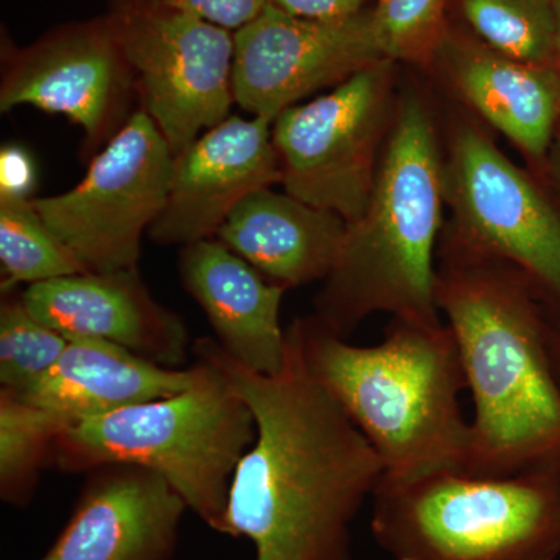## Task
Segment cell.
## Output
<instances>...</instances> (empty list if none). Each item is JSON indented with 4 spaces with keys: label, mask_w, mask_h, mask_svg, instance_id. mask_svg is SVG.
<instances>
[{
    "label": "cell",
    "mask_w": 560,
    "mask_h": 560,
    "mask_svg": "<svg viewBox=\"0 0 560 560\" xmlns=\"http://www.w3.org/2000/svg\"><path fill=\"white\" fill-rule=\"evenodd\" d=\"M278 374H260L217 340L194 342L245 400L257 436L228 497L226 536L246 537L256 560H352L350 523L385 475L381 456L312 374L296 320Z\"/></svg>",
    "instance_id": "6da1fadb"
},
{
    "label": "cell",
    "mask_w": 560,
    "mask_h": 560,
    "mask_svg": "<svg viewBox=\"0 0 560 560\" xmlns=\"http://www.w3.org/2000/svg\"><path fill=\"white\" fill-rule=\"evenodd\" d=\"M436 301L474 397L463 474L514 477L560 466V385L547 329L522 272L441 248Z\"/></svg>",
    "instance_id": "7a4b0ae2"
},
{
    "label": "cell",
    "mask_w": 560,
    "mask_h": 560,
    "mask_svg": "<svg viewBox=\"0 0 560 560\" xmlns=\"http://www.w3.org/2000/svg\"><path fill=\"white\" fill-rule=\"evenodd\" d=\"M444 202L436 125L423 98L404 92L370 201L348 224L340 260L316 294L313 318L341 338L377 312L442 326L434 250Z\"/></svg>",
    "instance_id": "3957f363"
},
{
    "label": "cell",
    "mask_w": 560,
    "mask_h": 560,
    "mask_svg": "<svg viewBox=\"0 0 560 560\" xmlns=\"http://www.w3.org/2000/svg\"><path fill=\"white\" fill-rule=\"evenodd\" d=\"M296 323L312 374L378 453L383 478L464 471L470 423L459 396L467 382L451 327L393 318L381 345L361 348L313 316Z\"/></svg>",
    "instance_id": "277c9868"
},
{
    "label": "cell",
    "mask_w": 560,
    "mask_h": 560,
    "mask_svg": "<svg viewBox=\"0 0 560 560\" xmlns=\"http://www.w3.org/2000/svg\"><path fill=\"white\" fill-rule=\"evenodd\" d=\"M201 363V377L183 393L73 423L50 463L68 474L119 464L154 471L209 528L226 534L232 477L256 441V420L226 378Z\"/></svg>",
    "instance_id": "5b68a950"
},
{
    "label": "cell",
    "mask_w": 560,
    "mask_h": 560,
    "mask_svg": "<svg viewBox=\"0 0 560 560\" xmlns=\"http://www.w3.org/2000/svg\"><path fill=\"white\" fill-rule=\"evenodd\" d=\"M556 470L514 477L436 471L382 478L371 529L396 560H556L560 480Z\"/></svg>",
    "instance_id": "8992f818"
},
{
    "label": "cell",
    "mask_w": 560,
    "mask_h": 560,
    "mask_svg": "<svg viewBox=\"0 0 560 560\" xmlns=\"http://www.w3.org/2000/svg\"><path fill=\"white\" fill-rule=\"evenodd\" d=\"M397 62L381 60L272 121L282 186L350 224L370 201L396 116Z\"/></svg>",
    "instance_id": "52a82bcc"
},
{
    "label": "cell",
    "mask_w": 560,
    "mask_h": 560,
    "mask_svg": "<svg viewBox=\"0 0 560 560\" xmlns=\"http://www.w3.org/2000/svg\"><path fill=\"white\" fill-rule=\"evenodd\" d=\"M444 198L452 226L441 248L506 261L560 307V213L475 125L452 132Z\"/></svg>",
    "instance_id": "ba28073f"
},
{
    "label": "cell",
    "mask_w": 560,
    "mask_h": 560,
    "mask_svg": "<svg viewBox=\"0 0 560 560\" xmlns=\"http://www.w3.org/2000/svg\"><path fill=\"white\" fill-rule=\"evenodd\" d=\"M173 162L175 154L149 114L135 110L80 184L33 202L86 271L136 268L143 232L167 202Z\"/></svg>",
    "instance_id": "9c48e42d"
},
{
    "label": "cell",
    "mask_w": 560,
    "mask_h": 560,
    "mask_svg": "<svg viewBox=\"0 0 560 560\" xmlns=\"http://www.w3.org/2000/svg\"><path fill=\"white\" fill-rule=\"evenodd\" d=\"M142 109L179 154L230 117L235 40L226 28L160 0L109 18Z\"/></svg>",
    "instance_id": "30bf717a"
},
{
    "label": "cell",
    "mask_w": 560,
    "mask_h": 560,
    "mask_svg": "<svg viewBox=\"0 0 560 560\" xmlns=\"http://www.w3.org/2000/svg\"><path fill=\"white\" fill-rule=\"evenodd\" d=\"M234 40V101L270 121L302 98L385 60L371 9L348 20L311 21L268 3Z\"/></svg>",
    "instance_id": "8fae6325"
},
{
    "label": "cell",
    "mask_w": 560,
    "mask_h": 560,
    "mask_svg": "<svg viewBox=\"0 0 560 560\" xmlns=\"http://www.w3.org/2000/svg\"><path fill=\"white\" fill-rule=\"evenodd\" d=\"M135 75L113 22H86L51 33L5 61L0 110L33 106L83 128L88 150L108 143L127 124Z\"/></svg>",
    "instance_id": "7c38bea8"
},
{
    "label": "cell",
    "mask_w": 560,
    "mask_h": 560,
    "mask_svg": "<svg viewBox=\"0 0 560 560\" xmlns=\"http://www.w3.org/2000/svg\"><path fill=\"white\" fill-rule=\"evenodd\" d=\"M272 121L230 116L176 154L171 190L151 241L186 246L217 237L253 191L282 183Z\"/></svg>",
    "instance_id": "4fadbf2b"
},
{
    "label": "cell",
    "mask_w": 560,
    "mask_h": 560,
    "mask_svg": "<svg viewBox=\"0 0 560 560\" xmlns=\"http://www.w3.org/2000/svg\"><path fill=\"white\" fill-rule=\"evenodd\" d=\"M22 300L33 316L69 341L113 342L176 370L187 359L186 324L151 296L138 267L33 283Z\"/></svg>",
    "instance_id": "5bb4252c"
},
{
    "label": "cell",
    "mask_w": 560,
    "mask_h": 560,
    "mask_svg": "<svg viewBox=\"0 0 560 560\" xmlns=\"http://www.w3.org/2000/svg\"><path fill=\"white\" fill-rule=\"evenodd\" d=\"M75 510L39 560H171L186 501L136 466L90 471Z\"/></svg>",
    "instance_id": "9a60e30c"
},
{
    "label": "cell",
    "mask_w": 560,
    "mask_h": 560,
    "mask_svg": "<svg viewBox=\"0 0 560 560\" xmlns=\"http://www.w3.org/2000/svg\"><path fill=\"white\" fill-rule=\"evenodd\" d=\"M490 127L545 165L560 121V69L514 60L448 22L433 65Z\"/></svg>",
    "instance_id": "2e32d148"
},
{
    "label": "cell",
    "mask_w": 560,
    "mask_h": 560,
    "mask_svg": "<svg viewBox=\"0 0 560 560\" xmlns=\"http://www.w3.org/2000/svg\"><path fill=\"white\" fill-rule=\"evenodd\" d=\"M179 278L208 316L221 348L249 370L278 374L285 360L287 337L280 326L285 287L270 282L212 238L183 246Z\"/></svg>",
    "instance_id": "e0dca14e"
},
{
    "label": "cell",
    "mask_w": 560,
    "mask_h": 560,
    "mask_svg": "<svg viewBox=\"0 0 560 560\" xmlns=\"http://www.w3.org/2000/svg\"><path fill=\"white\" fill-rule=\"evenodd\" d=\"M346 234L348 223L338 213L265 187L234 209L217 241L289 290L329 278Z\"/></svg>",
    "instance_id": "ac0fdd59"
},
{
    "label": "cell",
    "mask_w": 560,
    "mask_h": 560,
    "mask_svg": "<svg viewBox=\"0 0 560 560\" xmlns=\"http://www.w3.org/2000/svg\"><path fill=\"white\" fill-rule=\"evenodd\" d=\"M197 360L187 370L165 368L102 340H70L54 370L21 399L46 408L70 425L132 405L165 399L201 377Z\"/></svg>",
    "instance_id": "d6986e66"
},
{
    "label": "cell",
    "mask_w": 560,
    "mask_h": 560,
    "mask_svg": "<svg viewBox=\"0 0 560 560\" xmlns=\"http://www.w3.org/2000/svg\"><path fill=\"white\" fill-rule=\"evenodd\" d=\"M448 11L458 16L460 31L490 49L559 68L552 0H448Z\"/></svg>",
    "instance_id": "ffe728a7"
},
{
    "label": "cell",
    "mask_w": 560,
    "mask_h": 560,
    "mask_svg": "<svg viewBox=\"0 0 560 560\" xmlns=\"http://www.w3.org/2000/svg\"><path fill=\"white\" fill-rule=\"evenodd\" d=\"M68 420L0 389V499L16 508L31 503L40 470Z\"/></svg>",
    "instance_id": "44dd1931"
},
{
    "label": "cell",
    "mask_w": 560,
    "mask_h": 560,
    "mask_svg": "<svg viewBox=\"0 0 560 560\" xmlns=\"http://www.w3.org/2000/svg\"><path fill=\"white\" fill-rule=\"evenodd\" d=\"M0 264L2 291L86 272L47 226L33 198L0 197Z\"/></svg>",
    "instance_id": "7402d4cb"
},
{
    "label": "cell",
    "mask_w": 560,
    "mask_h": 560,
    "mask_svg": "<svg viewBox=\"0 0 560 560\" xmlns=\"http://www.w3.org/2000/svg\"><path fill=\"white\" fill-rule=\"evenodd\" d=\"M69 340L33 316L13 290L2 291L0 305V383L10 393L22 394L36 385L61 359Z\"/></svg>",
    "instance_id": "603a6c76"
},
{
    "label": "cell",
    "mask_w": 560,
    "mask_h": 560,
    "mask_svg": "<svg viewBox=\"0 0 560 560\" xmlns=\"http://www.w3.org/2000/svg\"><path fill=\"white\" fill-rule=\"evenodd\" d=\"M375 33L385 58L429 68L448 28V0H375Z\"/></svg>",
    "instance_id": "cb8c5ba5"
},
{
    "label": "cell",
    "mask_w": 560,
    "mask_h": 560,
    "mask_svg": "<svg viewBox=\"0 0 560 560\" xmlns=\"http://www.w3.org/2000/svg\"><path fill=\"white\" fill-rule=\"evenodd\" d=\"M164 5L194 14L219 27L241 31L268 5V0H160Z\"/></svg>",
    "instance_id": "d4e9b609"
},
{
    "label": "cell",
    "mask_w": 560,
    "mask_h": 560,
    "mask_svg": "<svg viewBox=\"0 0 560 560\" xmlns=\"http://www.w3.org/2000/svg\"><path fill=\"white\" fill-rule=\"evenodd\" d=\"M36 186L35 162L20 145L0 150V197L28 198Z\"/></svg>",
    "instance_id": "484cf974"
},
{
    "label": "cell",
    "mask_w": 560,
    "mask_h": 560,
    "mask_svg": "<svg viewBox=\"0 0 560 560\" xmlns=\"http://www.w3.org/2000/svg\"><path fill=\"white\" fill-rule=\"evenodd\" d=\"M368 0H268L291 16L311 21H341L366 10Z\"/></svg>",
    "instance_id": "4316f807"
},
{
    "label": "cell",
    "mask_w": 560,
    "mask_h": 560,
    "mask_svg": "<svg viewBox=\"0 0 560 560\" xmlns=\"http://www.w3.org/2000/svg\"><path fill=\"white\" fill-rule=\"evenodd\" d=\"M545 167L550 172L552 180L560 190V121L558 130H556L555 139H552L550 151H548Z\"/></svg>",
    "instance_id": "83f0119b"
},
{
    "label": "cell",
    "mask_w": 560,
    "mask_h": 560,
    "mask_svg": "<svg viewBox=\"0 0 560 560\" xmlns=\"http://www.w3.org/2000/svg\"><path fill=\"white\" fill-rule=\"evenodd\" d=\"M548 353H550L552 371L560 385V338L547 331Z\"/></svg>",
    "instance_id": "f1b7e54d"
},
{
    "label": "cell",
    "mask_w": 560,
    "mask_h": 560,
    "mask_svg": "<svg viewBox=\"0 0 560 560\" xmlns=\"http://www.w3.org/2000/svg\"><path fill=\"white\" fill-rule=\"evenodd\" d=\"M552 9H555L556 44H558V62L560 68V0H552Z\"/></svg>",
    "instance_id": "f546056e"
}]
</instances>
